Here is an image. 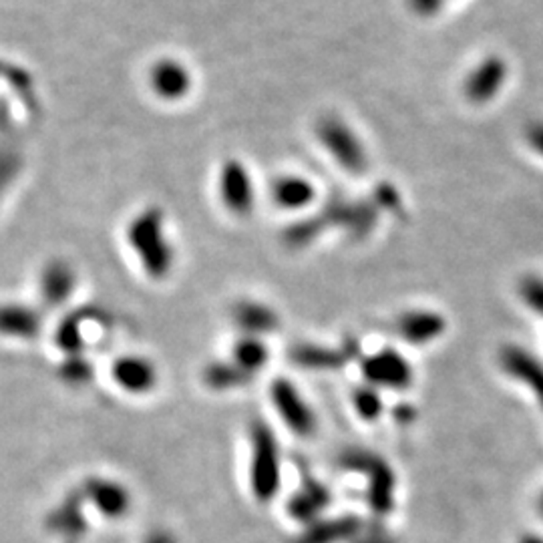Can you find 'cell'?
<instances>
[{
  "label": "cell",
  "mask_w": 543,
  "mask_h": 543,
  "mask_svg": "<svg viewBox=\"0 0 543 543\" xmlns=\"http://www.w3.org/2000/svg\"><path fill=\"white\" fill-rule=\"evenodd\" d=\"M220 198L231 216H250L256 206L252 175L238 159H228L220 172Z\"/></svg>",
  "instance_id": "obj_6"
},
{
  "label": "cell",
  "mask_w": 543,
  "mask_h": 543,
  "mask_svg": "<svg viewBox=\"0 0 543 543\" xmlns=\"http://www.w3.org/2000/svg\"><path fill=\"white\" fill-rule=\"evenodd\" d=\"M111 379L129 395H147L157 385V369L147 356L123 354L111 364Z\"/></svg>",
  "instance_id": "obj_9"
},
{
  "label": "cell",
  "mask_w": 543,
  "mask_h": 543,
  "mask_svg": "<svg viewBox=\"0 0 543 543\" xmlns=\"http://www.w3.org/2000/svg\"><path fill=\"white\" fill-rule=\"evenodd\" d=\"M93 362L85 359L83 354L65 356L63 362L59 364V379L67 382L69 387H83L93 380Z\"/></svg>",
  "instance_id": "obj_19"
},
{
  "label": "cell",
  "mask_w": 543,
  "mask_h": 543,
  "mask_svg": "<svg viewBox=\"0 0 543 543\" xmlns=\"http://www.w3.org/2000/svg\"><path fill=\"white\" fill-rule=\"evenodd\" d=\"M234 360L248 375H254L257 369H262L268 362V349L256 336H246L236 344Z\"/></svg>",
  "instance_id": "obj_18"
},
{
  "label": "cell",
  "mask_w": 543,
  "mask_h": 543,
  "mask_svg": "<svg viewBox=\"0 0 543 543\" xmlns=\"http://www.w3.org/2000/svg\"><path fill=\"white\" fill-rule=\"evenodd\" d=\"M541 511H543V500H541Z\"/></svg>",
  "instance_id": "obj_30"
},
{
  "label": "cell",
  "mask_w": 543,
  "mask_h": 543,
  "mask_svg": "<svg viewBox=\"0 0 543 543\" xmlns=\"http://www.w3.org/2000/svg\"><path fill=\"white\" fill-rule=\"evenodd\" d=\"M364 377L380 389H405L413 379V370L398 352L382 351L364 362Z\"/></svg>",
  "instance_id": "obj_13"
},
{
  "label": "cell",
  "mask_w": 543,
  "mask_h": 543,
  "mask_svg": "<svg viewBox=\"0 0 543 543\" xmlns=\"http://www.w3.org/2000/svg\"><path fill=\"white\" fill-rule=\"evenodd\" d=\"M6 65H8L6 61L0 59V79H3V77H5V73H6Z\"/></svg>",
  "instance_id": "obj_29"
},
{
  "label": "cell",
  "mask_w": 543,
  "mask_h": 543,
  "mask_svg": "<svg viewBox=\"0 0 543 543\" xmlns=\"http://www.w3.org/2000/svg\"><path fill=\"white\" fill-rule=\"evenodd\" d=\"M250 487L257 501H270L280 489V455L274 433L257 423L252 429Z\"/></svg>",
  "instance_id": "obj_2"
},
{
  "label": "cell",
  "mask_w": 543,
  "mask_h": 543,
  "mask_svg": "<svg viewBox=\"0 0 543 543\" xmlns=\"http://www.w3.org/2000/svg\"><path fill=\"white\" fill-rule=\"evenodd\" d=\"M316 136L320 144L334 157L344 172L360 175L367 172L369 157L356 133L338 117H324L318 121Z\"/></svg>",
  "instance_id": "obj_3"
},
{
  "label": "cell",
  "mask_w": 543,
  "mask_h": 543,
  "mask_svg": "<svg viewBox=\"0 0 543 543\" xmlns=\"http://www.w3.org/2000/svg\"><path fill=\"white\" fill-rule=\"evenodd\" d=\"M314 198V185L302 175H282L272 183V201L282 210H304Z\"/></svg>",
  "instance_id": "obj_15"
},
{
  "label": "cell",
  "mask_w": 543,
  "mask_h": 543,
  "mask_svg": "<svg viewBox=\"0 0 543 543\" xmlns=\"http://www.w3.org/2000/svg\"><path fill=\"white\" fill-rule=\"evenodd\" d=\"M272 403L284 425L300 437H310L316 431V415L300 390L286 379H278L272 385Z\"/></svg>",
  "instance_id": "obj_5"
},
{
  "label": "cell",
  "mask_w": 543,
  "mask_h": 543,
  "mask_svg": "<svg viewBox=\"0 0 543 543\" xmlns=\"http://www.w3.org/2000/svg\"><path fill=\"white\" fill-rule=\"evenodd\" d=\"M246 370H242L238 364H213L206 370V380L208 385L213 389H231V387H239L248 380Z\"/></svg>",
  "instance_id": "obj_23"
},
{
  "label": "cell",
  "mask_w": 543,
  "mask_h": 543,
  "mask_svg": "<svg viewBox=\"0 0 543 543\" xmlns=\"http://www.w3.org/2000/svg\"><path fill=\"white\" fill-rule=\"evenodd\" d=\"M507 73H510V69L501 57H487L471 69L465 83H463V95L473 105L492 103L503 89Z\"/></svg>",
  "instance_id": "obj_8"
},
{
  "label": "cell",
  "mask_w": 543,
  "mask_h": 543,
  "mask_svg": "<svg viewBox=\"0 0 543 543\" xmlns=\"http://www.w3.org/2000/svg\"><path fill=\"white\" fill-rule=\"evenodd\" d=\"M354 521L351 518H342L331 523H320L313 531L304 536V543H336L342 538H349V533L354 531Z\"/></svg>",
  "instance_id": "obj_22"
},
{
  "label": "cell",
  "mask_w": 543,
  "mask_h": 543,
  "mask_svg": "<svg viewBox=\"0 0 543 543\" xmlns=\"http://www.w3.org/2000/svg\"><path fill=\"white\" fill-rule=\"evenodd\" d=\"M79 286V276L75 266L65 257H51L42 264L37 278V292L42 310L61 308L73 298Z\"/></svg>",
  "instance_id": "obj_4"
},
{
  "label": "cell",
  "mask_w": 543,
  "mask_h": 543,
  "mask_svg": "<svg viewBox=\"0 0 543 543\" xmlns=\"http://www.w3.org/2000/svg\"><path fill=\"white\" fill-rule=\"evenodd\" d=\"M236 320L244 331L250 332V336L272 332L276 323H278L274 310L264 304H257V302H242V304L236 308Z\"/></svg>",
  "instance_id": "obj_17"
},
{
  "label": "cell",
  "mask_w": 543,
  "mask_h": 543,
  "mask_svg": "<svg viewBox=\"0 0 543 543\" xmlns=\"http://www.w3.org/2000/svg\"><path fill=\"white\" fill-rule=\"evenodd\" d=\"M127 244L151 280H164L172 272L175 252L165 238L164 211L159 208L151 206L133 216L127 226Z\"/></svg>",
  "instance_id": "obj_1"
},
{
  "label": "cell",
  "mask_w": 543,
  "mask_h": 543,
  "mask_svg": "<svg viewBox=\"0 0 543 543\" xmlns=\"http://www.w3.org/2000/svg\"><path fill=\"white\" fill-rule=\"evenodd\" d=\"M445 0H408V6L413 8L417 14L421 16H433L443 8Z\"/></svg>",
  "instance_id": "obj_27"
},
{
  "label": "cell",
  "mask_w": 543,
  "mask_h": 543,
  "mask_svg": "<svg viewBox=\"0 0 543 543\" xmlns=\"http://www.w3.org/2000/svg\"><path fill=\"white\" fill-rule=\"evenodd\" d=\"M501 362L505 370L511 372V377L528 382L533 389V393L543 403V367L533 360L531 354L520 349H505L501 354Z\"/></svg>",
  "instance_id": "obj_16"
},
{
  "label": "cell",
  "mask_w": 543,
  "mask_h": 543,
  "mask_svg": "<svg viewBox=\"0 0 543 543\" xmlns=\"http://www.w3.org/2000/svg\"><path fill=\"white\" fill-rule=\"evenodd\" d=\"M81 493L85 497V503L91 505L95 511H99L107 520L126 518L133 503L131 493L126 485L101 475L85 479Z\"/></svg>",
  "instance_id": "obj_7"
},
{
  "label": "cell",
  "mask_w": 543,
  "mask_h": 543,
  "mask_svg": "<svg viewBox=\"0 0 543 543\" xmlns=\"http://www.w3.org/2000/svg\"><path fill=\"white\" fill-rule=\"evenodd\" d=\"M144 543H177V539L173 538V533H169L165 529H155L149 533Z\"/></svg>",
  "instance_id": "obj_28"
},
{
  "label": "cell",
  "mask_w": 543,
  "mask_h": 543,
  "mask_svg": "<svg viewBox=\"0 0 543 543\" xmlns=\"http://www.w3.org/2000/svg\"><path fill=\"white\" fill-rule=\"evenodd\" d=\"M525 139H528L529 147L543 157V121L529 123L528 129H525Z\"/></svg>",
  "instance_id": "obj_26"
},
{
  "label": "cell",
  "mask_w": 543,
  "mask_h": 543,
  "mask_svg": "<svg viewBox=\"0 0 543 543\" xmlns=\"http://www.w3.org/2000/svg\"><path fill=\"white\" fill-rule=\"evenodd\" d=\"M397 332L408 344H426L445 332V320L431 310H413L398 318Z\"/></svg>",
  "instance_id": "obj_14"
},
{
  "label": "cell",
  "mask_w": 543,
  "mask_h": 543,
  "mask_svg": "<svg viewBox=\"0 0 543 543\" xmlns=\"http://www.w3.org/2000/svg\"><path fill=\"white\" fill-rule=\"evenodd\" d=\"M356 411L364 418H375L380 413V398L372 390H360L356 395Z\"/></svg>",
  "instance_id": "obj_25"
},
{
  "label": "cell",
  "mask_w": 543,
  "mask_h": 543,
  "mask_svg": "<svg viewBox=\"0 0 543 543\" xmlns=\"http://www.w3.org/2000/svg\"><path fill=\"white\" fill-rule=\"evenodd\" d=\"M326 505V493L320 485H308L304 493H296L290 510L294 518H316V515L324 510Z\"/></svg>",
  "instance_id": "obj_20"
},
{
  "label": "cell",
  "mask_w": 543,
  "mask_h": 543,
  "mask_svg": "<svg viewBox=\"0 0 543 543\" xmlns=\"http://www.w3.org/2000/svg\"><path fill=\"white\" fill-rule=\"evenodd\" d=\"M85 497L81 489L67 493L51 513L47 515V529L55 536L63 538L65 541L75 543L87 533V520H85Z\"/></svg>",
  "instance_id": "obj_10"
},
{
  "label": "cell",
  "mask_w": 543,
  "mask_h": 543,
  "mask_svg": "<svg viewBox=\"0 0 543 543\" xmlns=\"http://www.w3.org/2000/svg\"><path fill=\"white\" fill-rule=\"evenodd\" d=\"M520 294L521 298L528 302V306L536 310V313L543 314V280L536 278V276H528L520 284Z\"/></svg>",
  "instance_id": "obj_24"
},
{
  "label": "cell",
  "mask_w": 543,
  "mask_h": 543,
  "mask_svg": "<svg viewBox=\"0 0 543 543\" xmlns=\"http://www.w3.org/2000/svg\"><path fill=\"white\" fill-rule=\"evenodd\" d=\"M23 172V155L14 147H0V203Z\"/></svg>",
  "instance_id": "obj_21"
},
{
  "label": "cell",
  "mask_w": 543,
  "mask_h": 543,
  "mask_svg": "<svg viewBox=\"0 0 543 543\" xmlns=\"http://www.w3.org/2000/svg\"><path fill=\"white\" fill-rule=\"evenodd\" d=\"M42 308L24 302H0V336L34 341L42 331Z\"/></svg>",
  "instance_id": "obj_12"
},
{
  "label": "cell",
  "mask_w": 543,
  "mask_h": 543,
  "mask_svg": "<svg viewBox=\"0 0 543 543\" xmlns=\"http://www.w3.org/2000/svg\"><path fill=\"white\" fill-rule=\"evenodd\" d=\"M151 91L164 101H180L192 91V73L175 59H159L149 69Z\"/></svg>",
  "instance_id": "obj_11"
}]
</instances>
